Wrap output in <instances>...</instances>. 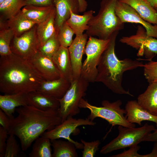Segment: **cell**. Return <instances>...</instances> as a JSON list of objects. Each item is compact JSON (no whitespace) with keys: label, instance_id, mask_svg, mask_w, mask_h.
<instances>
[{"label":"cell","instance_id":"obj_5","mask_svg":"<svg viewBox=\"0 0 157 157\" xmlns=\"http://www.w3.org/2000/svg\"><path fill=\"white\" fill-rule=\"evenodd\" d=\"M102 106L98 107L92 105L83 98L79 104L80 108L88 109L90 114L87 118L93 121L97 117H100L107 121L113 126H121L125 127H135V124L129 122L124 115L126 112L125 109L122 108V102L118 100L110 102L104 100L101 102Z\"/></svg>","mask_w":157,"mask_h":157},{"label":"cell","instance_id":"obj_28","mask_svg":"<svg viewBox=\"0 0 157 157\" xmlns=\"http://www.w3.org/2000/svg\"><path fill=\"white\" fill-rule=\"evenodd\" d=\"M51 140L41 136L34 141L29 157H53Z\"/></svg>","mask_w":157,"mask_h":157},{"label":"cell","instance_id":"obj_39","mask_svg":"<svg viewBox=\"0 0 157 157\" xmlns=\"http://www.w3.org/2000/svg\"><path fill=\"white\" fill-rule=\"evenodd\" d=\"M52 0H25V6L32 5L38 6H49L53 5Z\"/></svg>","mask_w":157,"mask_h":157},{"label":"cell","instance_id":"obj_12","mask_svg":"<svg viewBox=\"0 0 157 157\" xmlns=\"http://www.w3.org/2000/svg\"><path fill=\"white\" fill-rule=\"evenodd\" d=\"M115 12L123 23L141 24L145 29L148 36L157 38V24H153L145 20L129 5L117 0L115 5Z\"/></svg>","mask_w":157,"mask_h":157},{"label":"cell","instance_id":"obj_18","mask_svg":"<svg viewBox=\"0 0 157 157\" xmlns=\"http://www.w3.org/2000/svg\"><path fill=\"white\" fill-rule=\"evenodd\" d=\"M51 58L61 76L71 83L73 78L68 47L60 46Z\"/></svg>","mask_w":157,"mask_h":157},{"label":"cell","instance_id":"obj_41","mask_svg":"<svg viewBox=\"0 0 157 157\" xmlns=\"http://www.w3.org/2000/svg\"><path fill=\"white\" fill-rule=\"evenodd\" d=\"M79 5V12H85L86 10L88 4L87 2L85 0H78Z\"/></svg>","mask_w":157,"mask_h":157},{"label":"cell","instance_id":"obj_14","mask_svg":"<svg viewBox=\"0 0 157 157\" xmlns=\"http://www.w3.org/2000/svg\"><path fill=\"white\" fill-rule=\"evenodd\" d=\"M88 35L84 33L76 36L71 44L68 47L72 71L73 80L81 76L83 56L85 53Z\"/></svg>","mask_w":157,"mask_h":157},{"label":"cell","instance_id":"obj_11","mask_svg":"<svg viewBox=\"0 0 157 157\" xmlns=\"http://www.w3.org/2000/svg\"><path fill=\"white\" fill-rule=\"evenodd\" d=\"M36 24L19 36H14L10 44L13 53L28 60L38 52L40 45L36 33Z\"/></svg>","mask_w":157,"mask_h":157},{"label":"cell","instance_id":"obj_4","mask_svg":"<svg viewBox=\"0 0 157 157\" xmlns=\"http://www.w3.org/2000/svg\"><path fill=\"white\" fill-rule=\"evenodd\" d=\"M118 0H102L98 14L93 16L88 23L86 34L88 37L109 40L122 29L124 23L117 15L115 7Z\"/></svg>","mask_w":157,"mask_h":157},{"label":"cell","instance_id":"obj_15","mask_svg":"<svg viewBox=\"0 0 157 157\" xmlns=\"http://www.w3.org/2000/svg\"><path fill=\"white\" fill-rule=\"evenodd\" d=\"M52 2L55 9V27L58 31L69 18L71 11L78 13L79 3L78 0H52Z\"/></svg>","mask_w":157,"mask_h":157},{"label":"cell","instance_id":"obj_20","mask_svg":"<svg viewBox=\"0 0 157 157\" xmlns=\"http://www.w3.org/2000/svg\"><path fill=\"white\" fill-rule=\"evenodd\" d=\"M27 105L26 93L0 95V109L10 119L14 117L13 115L17 108Z\"/></svg>","mask_w":157,"mask_h":157},{"label":"cell","instance_id":"obj_42","mask_svg":"<svg viewBox=\"0 0 157 157\" xmlns=\"http://www.w3.org/2000/svg\"><path fill=\"white\" fill-rule=\"evenodd\" d=\"M145 157H157V142H155L151 152L145 155Z\"/></svg>","mask_w":157,"mask_h":157},{"label":"cell","instance_id":"obj_32","mask_svg":"<svg viewBox=\"0 0 157 157\" xmlns=\"http://www.w3.org/2000/svg\"><path fill=\"white\" fill-rule=\"evenodd\" d=\"M74 34L72 28L65 22L58 31V39L61 46L68 47L72 43V37Z\"/></svg>","mask_w":157,"mask_h":157},{"label":"cell","instance_id":"obj_8","mask_svg":"<svg viewBox=\"0 0 157 157\" xmlns=\"http://www.w3.org/2000/svg\"><path fill=\"white\" fill-rule=\"evenodd\" d=\"M110 41L89 37L85 51L86 58L82 64L80 76L89 83L95 82L97 66Z\"/></svg>","mask_w":157,"mask_h":157},{"label":"cell","instance_id":"obj_35","mask_svg":"<svg viewBox=\"0 0 157 157\" xmlns=\"http://www.w3.org/2000/svg\"><path fill=\"white\" fill-rule=\"evenodd\" d=\"M81 142L83 145V150L82 151V157H94L100 144V141L97 140L91 142H87L81 139Z\"/></svg>","mask_w":157,"mask_h":157},{"label":"cell","instance_id":"obj_1","mask_svg":"<svg viewBox=\"0 0 157 157\" xmlns=\"http://www.w3.org/2000/svg\"><path fill=\"white\" fill-rule=\"evenodd\" d=\"M15 111L18 115L10 119L8 134L19 138L23 151L44 132L62 122L58 111H45L27 105L17 108Z\"/></svg>","mask_w":157,"mask_h":157},{"label":"cell","instance_id":"obj_22","mask_svg":"<svg viewBox=\"0 0 157 157\" xmlns=\"http://www.w3.org/2000/svg\"><path fill=\"white\" fill-rule=\"evenodd\" d=\"M133 8L145 20L157 24V12L147 0H118Z\"/></svg>","mask_w":157,"mask_h":157},{"label":"cell","instance_id":"obj_27","mask_svg":"<svg viewBox=\"0 0 157 157\" xmlns=\"http://www.w3.org/2000/svg\"><path fill=\"white\" fill-rule=\"evenodd\" d=\"M53 148V157H77L76 146L69 141L59 139L51 140Z\"/></svg>","mask_w":157,"mask_h":157},{"label":"cell","instance_id":"obj_37","mask_svg":"<svg viewBox=\"0 0 157 157\" xmlns=\"http://www.w3.org/2000/svg\"><path fill=\"white\" fill-rule=\"evenodd\" d=\"M8 131L0 126V157H4Z\"/></svg>","mask_w":157,"mask_h":157},{"label":"cell","instance_id":"obj_40","mask_svg":"<svg viewBox=\"0 0 157 157\" xmlns=\"http://www.w3.org/2000/svg\"><path fill=\"white\" fill-rule=\"evenodd\" d=\"M143 141L157 142V129L154 132L149 134L144 139Z\"/></svg>","mask_w":157,"mask_h":157},{"label":"cell","instance_id":"obj_38","mask_svg":"<svg viewBox=\"0 0 157 157\" xmlns=\"http://www.w3.org/2000/svg\"><path fill=\"white\" fill-rule=\"evenodd\" d=\"M0 126L8 131H9L10 125V119L1 109H0Z\"/></svg>","mask_w":157,"mask_h":157},{"label":"cell","instance_id":"obj_19","mask_svg":"<svg viewBox=\"0 0 157 157\" xmlns=\"http://www.w3.org/2000/svg\"><path fill=\"white\" fill-rule=\"evenodd\" d=\"M71 84L65 78L61 76L56 80L44 81L37 91L60 99L65 94Z\"/></svg>","mask_w":157,"mask_h":157},{"label":"cell","instance_id":"obj_31","mask_svg":"<svg viewBox=\"0 0 157 157\" xmlns=\"http://www.w3.org/2000/svg\"><path fill=\"white\" fill-rule=\"evenodd\" d=\"M60 46L58 31L56 30L45 43L39 48L38 51L43 55L51 58Z\"/></svg>","mask_w":157,"mask_h":157},{"label":"cell","instance_id":"obj_17","mask_svg":"<svg viewBox=\"0 0 157 157\" xmlns=\"http://www.w3.org/2000/svg\"><path fill=\"white\" fill-rule=\"evenodd\" d=\"M125 108L126 112L125 117L129 122L136 123L140 126L142 121H149L155 123L157 127V116L151 114L142 108L137 101H128Z\"/></svg>","mask_w":157,"mask_h":157},{"label":"cell","instance_id":"obj_34","mask_svg":"<svg viewBox=\"0 0 157 157\" xmlns=\"http://www.w3.org/2000/svg\"><path fill=\"white\" fill-rule=\"evenodd\" d=\"M149 61L143 67L144 75L149 83L157 81V61Z\"/></svg>","mask_w":157,"mask_h":157},{"label":"cell","instance_id":"obj_46","mask_svg":"<svg viewBox=\"0 0 157 157\" xmlns=\"http://www.w3.org/2000/svg\"><path fill=\"white\" fill-rule=\"evenodd\" d=\"M154 8H157V6L156 7H155Z\"/></svg>","mask_w":157,"mask_h":157},{"label":"cell","instance_id":"obj_24","mask_svg":"<svg viewBox=\"0 0 157 157\" xmlns=\"http://www.w3.org/2000/svg\"><path fill=\"white\" fill-rule=\"evenodd\" d=\"M94 12L90 10L85 12L83 15H80L71 11L70 17L65 23L73 30L76 36H81L88 29V23Z\"/></svg>","mask_w":157,"mask_h":157},{"label":"cell","instance_id":"obj_13","mask_svg":"<svg viewBox=\"0 0 157 157\" xmlns=\"http://www.w3.org/2000/svg\"><path fill=\"white\" fill-rule=\"evenodd\" d=\"M27 61L35 72L45 81L56 80L61 76L52 58L43 55L38 51Z\"/></svg>","mask_w":157,"mask_h":157},{"label":"cell","instance_id":"obj_3","mask_svg":"<svg viewBox=\"0 0 157 157\" xmlns=\"http://www.w3.org/2000/svg\"><path fill=\"white\" fill-rule=\"evenodd\" d=\"M118 34H114L110 38L108 46L102 55L97 67L95 82L102 83L115 94L133 97L129 90L122 87L123 74L127 71L143 67L144 64L137 60L129 58L120 60L117 58L115 48Z\"/></svg>","mask_w":157,"mask_h":157},{"label":"cell","instance_id":"obj_10","mask_svg":"<svg viewBox=\"0 0 157 157\" xmlns=\"http://www.w3.org/2000/svg\"><path fill=\"white\" fill-rule=\"evenodd\" d=\"M69 116L63 122L53 129L45 131L41 136L50 140L62 138L74 144L77 149H83V145L82 143L72 139L70 135L77 130L78 127L82 126H94L95 122L88 118L86 119H76Z\"/></svg>","mask_w":157,"mask_h":157},{"label":"cell","instance_id":"obj_7","mask_svg":"<svg viewBox=\"0 0 157 157\" xmlns=\"http://www.w3.org/2000/svg\"><path fill=\"white\" fill-rule=\"evenodd\" d=\"M88 85L89 82L80 76L73 81L63 97L58 99L60 106L58 111L62 122L68 117H73L79 113L80 102L85 96Z\"/></svg>","mask_w":157,"mask_h":157},{"label":"cell","instance_id":"obj_16","mask_svg":"<svg viewBox=\"0 0 157 157\" xmlns=\"http://www.w3.org/2000/svg\"><path fill=\"white\" fill-rule=\"evenodd\" d=\"M28 105L45 111H58L60 104L58 99L37 91L26 94Z\"/></svg>","mask_w":157,"mask_h":157},{"label":"cell","instance_id":"obj_2","mask_svg":"<svg viewBox=\"0 0 157 157\" xmlns=\"http://www.w3.org/2000/svg\"><path fill=\"white\" fill-rule=\"evenodd\" d=\"M27 60L12 53L0 58V91L9 94L37 91L45 81Z\"/></svg>","mask_w":157,"mask_h":157},{"label":"cell","instance_id":"obj_45","mask_svg":"<svg viewBox=\"0 0 157 157\" xmlns=\"http://www.w3.org/2000/svg\"><path fill=\"white\" fill-rule=\"evenodd\" d=\"M155 10H156V11L157 12V8H155Z\"/></svg>","mask_w":157,"mask_h":157},{"label":"cell","instance_id":"obj_44","mask_svg":"<svg viewBox=\"0 0 157 157\" xmlns=\"http://www.w3.org/2000/svg\"><path fill=\"white\" fill-rule=\"evenodd\" d=\"M6 0H0V4L2 3L4 1H5Z\"/></svg>","mask_w":157,"mask_h":157},{"label":"cell","instance_id":"obj_36","mask_svg":"<svg viewBox=\"0 0 157 157\" xmlns=\"http://www.w3.org/2000/svg\"><path fill=\"white\" fill-rule=\"evenodd\" d=\"M140 147L138 145L130 147L128 150H125L123 152L117 154L112 155L111 157H144V155L138 154V151Z\"/></svg>","mask_w":157,"mask_h":157},{"label":"cell","instance_id":"obj_9","mask_svg":"<svg viewBox=\"0 0 157 157\" xmlns=\"http://www.w3.org/2000/svg\"><path fill=\"white\" fill-rule=\"evenodd\" d=\"M119 41L138 50V56H144L149 61L157 54V38L148 36L142 26H138L135 35L123 37Z\"/></svg>","mask_w":157,"mask_h":157},{"label":"cell","instance_id":"obj_33","mask_svg":"<svg viewBox=\"0 0 157 157\" xmlns=\"http://www.w3.org/2000/svg\"><path fill=\"white\" fill-rule=\"evenodd\" d=\"M13 134L8 135L5 150L4 157H17L20 151V147Z\"/></svg>","mask_w":157,"mask_h":157},{"label":"cell","instance_id":"obj_6","mask_svg":"<svg viewBox=\"0 0 157 157\" xmlns=\"http://www.w3.org/2000/svg\"><path fill=\"white\" fill-rule=\"evenodd\" d=\"M118 129V136L101 148L100 154H106L116 150L138 145L156 129L153 125L146 123L140 127L119 126Z\"/></svg>","mask_w":157,"mask_h":157},{"label":"cell","instance_id":"obj_26","mask_svg":"<svg viewBox=\"0 0 157 157\" xmlns=\"http://www.w3.org/2000/svg\"><path fill=\"white\" fill-rule=\"evenodd\" d=\"M36 24L24 16L21 11L17 15L8 19V27L13 32L14 36H19Z\"/></svg>","mask_w":157,"mask_h":157},{"label":"cell","instance_id":"obj_21","mask_svg":"<svg viewBox=\"0 0 157 157\" xmlns=\"http://www.w3.org/2000/svg\"><path fill=\"white\" fill-rule=\"evenodd\" d=\"M137 101L144 109L157 116V81L149 83L146 90L138 96Z\"/></svg>","mask_w":157,"mask_h":157},{"label":"cell","instance_id":"obj_43","mask_svg":"<svg viewBox=\"0 0 157 157\" xmlns=\"http://www.w3.org/2000/svg\"><path fill=\"white\" fill-rule=\"evenodd\" d=\"M147 1L154 8L157 6V0H147Z\"/></svg>","mask_w":157,"mask_h":157},{"label":"cell","instance_id":"obj_30","mask_svg":"<svg viewBox=\"0 0 157 157\" xmlns=\"http://www.w3.org/2000/svg\"><path fill=\"white\" fill-rule=\"evenodd\" d=\"M14 36L13 31L8 27H4L0 25V55L1 56H5L11 54L10 44Z\"/></svg>","mask_w":157,"mask_h":157},{"label":"cell","instance_id":"obj_23","mask_svg":"<svg viewBox=\"0 0 157 157\" xmlns=\"http://www.w3.org/2000/svg\"><path fill=\"white\" fill-rule=\"evenodd\" d=\"M54 8L53 4L44 6L27 5L23 7L21 12L26 18L38 24L46 19Z\"/></svg>","mask_w":157,"mask_h":157},{"label":"cell","instance_id":"obj_25","mask_svg":"<svg viewBox=\"0 0 157 157\" xmlns=\"http://www.w3.org/2000/svg\"><path fill=\"white\" fill-rule=\"evenodd\" d=\"M55 8L46 19L36 25V33L40 47L45 43L56 30L55 26Z\"/></svg>","mask_w":157,"mask_h":157},{"label":"cell","instance_id":"obj_29","mask_svg":"<svg viewBox=\"0 0 157 157\" xmlns=\"http://www.w3.org/2000/svg\"><path fill=\"white\" fill-rule=\"evenodd\" d=\"M25 0H6L0 4L1 15L9 19L17 15L25 6Z\"/></svg>","mask_w":157,"mask_h":157}]
</instances>
